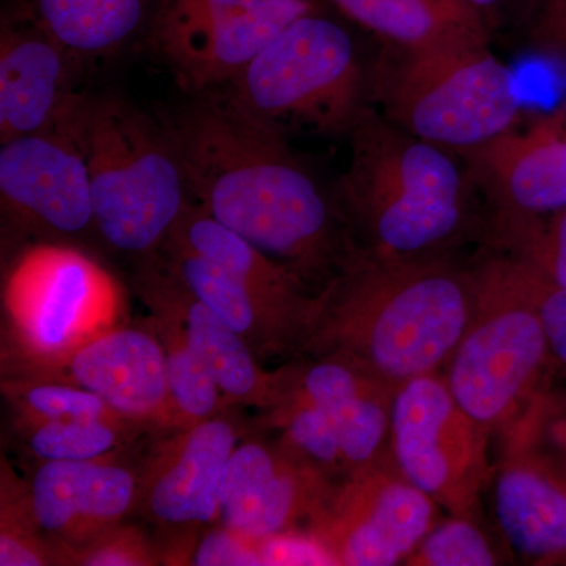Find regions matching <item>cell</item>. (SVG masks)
Returning a JSON list of instances; mask_svg holds the SVG:
<instances>
[{"label": "cell", "mask_w": 566, "mask_h": 566, "mask_svg": "<svg viewBox=\"0 0 566 566\" xmlns=\"http://www.w3.org/2000/svg\"><path fill=\"white\" fill-rule=\"evenodd\" d=\"M158 114L197 207L303 282L340 262L342 208L285 134L245 117L219 88Z\"/></svg>", "instance_id": "obj_1"}, {"label": "cell", "mask_w": 566, "mask_h": 566, "mask_svg": "<svg viewBox=\"0 0 566 566\" xmlns=\"http://www.w3.org/2000/svg\"><path fill=\"white\" fill-rule=\"evenodd\" d=\"M59 125L84 153L99 240L139 263L151 259L193 202L158 111L84 92Z\"/></svg>", "instance_id": "obj_2"}, {"label": "cell", "mask_w": 566, "mask_h": 566, "mask_svg": "<svg viewBox=\"0 0 566 566\" xmlns=\"http://www.w3.org/2000/svg\"><path fill=\"white\" fill-rule=\"evenodd\" d=\"M340 207L370 238L381 260H415L460 230L469 169L439 147L376 112L364 111L348 133Z\"/></svg>", "instance_id": "obj_3"}, {"label": "cell", "mask_w": 566, "mask_h": 566, "mask_svg": "<svg viewBox=\"0 0 566 566\" xmlns=\"http://www.w3.org/2000/svg\"><path fill=\"white\" fill-rule=\"evenodd\" d=\"M245 117L282 134H348L367 109L353 36L318 9L293 21L232 82L219 87Z\"/></svg>", "instance_id": "obj_4"}, {"label": "cell", "mask_w": 566, "mask_h": 566, "mask_svg": "<svg viewBox=\"0 0 566 566\" xmlns=\"http://www.w3.org/2000/svg\"><path fill=\"white\" fill-rule=\"evenodd\" d=\"M379 96L395 125L455 153L510 132L521 109L515 73L490 41L405 52Z\"/></svg>", "instance_id": "obj_5"}, {"label": "cell", "mask_w": 566, "mask_h": 566, "mask_svg": "<svg viewBox=\"0 0 566 566\" xmlns=\"http://www.w3.org/2000/svg\"><path fill=\"white\" fill-rule=\"evenodd\" d=\"M346 296L344 314L367 318L360 348L387 378L430 374L469 329L471 285L439 264L381 260L353 279Z\"/></svg>", "instance_id": "obj_6"}, {"label": "cell", "mask_w": 566, "mask_h": 566, "mask_svg": "<svg viewBox=\"0 0 566 566\" xmlns=\"http://www.w3.org/2000/svg\"><path fill=\"white\" fill-rule=\"evenodd\" d=\"M114 304L109 277L71 245L31 249L9 283L11 318L22 344L41 359L76 352L111 318Z\"/></svg>", "instance_id": "obj_7"}, {"label": "cell", "mask_w": 566, "mask_h": 566, "mask_svg": "<svg viewBox=\"0 0 566 566\" xmlns=\"http://www.w3.org/2000/svg\"><path fill=\"white\" fill-rule=\"evenodd\" d=\"M480 282L495 308L465 331L450 368L449 389L468 419L490 423L504 415L534 375L547 338L538 312L520 303L505 266L490 268Z\"/></svg>", "instance_id": "obj_8"}, {"label": "cell", "mask_w": 566, "mask_h": 566, "mask_svg": "<svg viewBox=\"0 0 566 566\" xmlns=\"http://www.w3.org/2000/svg\"><path fill=\"white\" fill-rule=\"evenodd\" d=\"M0 202L10 226L54 244L98 237L87 163L63 125L0 144Z\"/></svg>", "instance_id": "obj_9"}, {"label": "cell", "mask_w": 566, "mask_h": 566, "mask_svg": "<svg viewBox=\"0 0 566 566\" xmlns=\"http://www.w3.org/2000/svg\"><path fill=\"white\" fill-rule=\"evenodd\" d=\"M84 61L21 3L0 31V144L51 132L82 95Z\"/></svg>", "instance_id": "obj_10"}, {"label": "cell", "mask_w": 566, "mask_h": 566, "mask_svg": "<svg viewBox=\"0 0 566 566\" xmlns=\"http://www.w3.org/2000/svg\"><path fill=\"white\" fill-rule=\"evenodd\" d=\"M457 153L468 163L472 180L488 186L505 218L566 208V134L554 115L526 133L510 129Z\"/></svg>", "instance_id": "obj_11"}, {"label": "cell", "mask_w": 566, "mask_h": 566, "mask_svg": "<svg viewBox=\"0 0 566 566\" xmlns=\"http://www.w3.org/2000/svg\"><path fill=\"white\" fill-rule=\"evenodd\" d=\"M315 9L314 0H259L153 52L189 95L214 91L240 76L293 21Z\"/></svg>", "instance_id": "obj_12"}, {"label": "cell", "mask_w": 566, "mask_h": 566, "mask_svg": "<svg viewBox=\"0 0 566 566\" xmlns=\"http://www.w3.org/2000/svg\"><path fill=\"white\" fill-rule=\"evenodd\" d=\"M69 375L74 385L102 397L123 419L167 420L175 416L166 348L144 331L95 335L71 353Z\"/></svg>", "instance_id": "obj_13"}, {"label": "cell", "mask_w": 566, "mask_h": 566, "mask_svg": "<svg viewBox=\"0 0 566 566\" xmlns=\"http://www.w3.org/2000/svg\"><path fill=\"white\" fill-rule=\"evenodd\" d=\"M137 283L153 308L180 318V324H177L169 316L180 331L182 340L203 360L226 397L256 405L271 397L273 386L256 365L251 346L207 305L196 300L158 260L151 256L139 263Z\"/></svg>", "instance_id": "obj_14"}, {"label": "cell", "mask_w": 566, "mask_h": 566, "mask_svg": "<svg viewBox=\"0 0 566 566\" xmlns=\"http://www.w3.org/2000/svg\"><path fill=\"white\" fill-rule=\"evenodd\" d=\"M136 497V479L122 465L43 461L33 475L31 512L50 534L84 535L115 523Z\"/></svg>", "instance_id": "obj_15"}, {"label": "cell", "mask_w": 566, "mask_h": 566, "mask_svg": "<svg viewBox=\"0 0 566 566\" xmlns=\"http://www.w3.org/2000/svg\"><path fill=\"white\" fill-rule=\"evenodd\" d=\"M238 434L227 420L189 424L151 476L148 510L161 523H211L219 516V485Z\"/></svg>", "instance_id": "obj_16"}, {"label": "cell", "mask_w": 566, "mask_h": 566, "mask_svg": "<svg viewBox=\"0 0 566 566\" xmlns=\"http://www.w3.org/2000/svg\"><path fill=\"white\" fill-rule=\"evenodd\" d=\"M300 482L282 460L259 442L237 446L219 485L223 526L251 542L281 534L296 515Z\"/></svg>", "instance_id": "obj_17"}, {"label": "cell", "mask_w": 566, "mask_h": 566, "mask_svg": "<svg viewBox=\"0 0 566 566\" xmlns=\"http://www.w3.org/2000/svg\"><path fill=\"white\" fill-rule=\"evenodd\" d=\"M458 406L449 386L430 375L408 379L392 408L394 449L408 483L424 494L449 485L452 460L447 434Z\"/></svg>", "instance_id": "obj_18"}, {"label": "cell", "mask_w": 566, "mask_h": 566, "mask_svg": "<svg viewBox=\"0 0 566 566\" xmlns=\"http://www.w3.org/2000/svg\"><path fill=\"white\" fill-rule=\"evenodd\" d=\"M348 20L403 52L490 41L491 31L461 0H329Z\"/></svg>", "instance_id": "obj_19"}, {"label": "cell", "mask_w": 566, "mask_h": 566, "mask_svg": "<svg viewBox=\"0 0 566 566\" xmlns=\"http://www.w3.org/2000/svg\"><path fill=\"white\" fill-rule=\"evenodd\" d=\"M153 259L175 275L196 300L241 335L255 354L273 344L275 318L296 314L268 300L237 274L189 251L177 241L167 240Z\"/></svg>", "instance_id": "obj_20"}, {"label": "cell", "mask_w": 566, "mask_h": 566, "mask_svg": "<svg viewBox=\"0 0 566 566\" xmlns=\"http://www.w3.org/2000/svg\"><path fill=\"white\" fill-rule=\"evenodd\" d=\"M40 24L85 63L107 59L148 31L158 0H29Z\"/></svg>", "instance_id": "obj_21"}, {"label": "cell", "mask_w": 566, "mask_h": 566, "mask_svg": "<svg viewBox=\"0 0 566 566\" xmlns=\"http://www.w3.org/2000/svg\"><path fill=\"white\" fill-rule=\"evenodd\" d=\"M433 505L411 483H390L376 494L370 512L349 528L342 543V560L354 566H390L427 536Z\"/></svg>", "instance_id": "obj_22"}, {"label": "cell", "mask_w": 566, "mask_h": 566, "mask_svg": "<svg viewBox=\"0 0 566 566\" xmlns=\"http://www.w3.org/2000/svg\"><path fill=\"white\" fill-rule=\"evenodd\" d=\"M495 513L510 545L526 556L566 551V494L527 469H509L495 485Z\"/></svg>", "instance_id": "obj_23"}, {"label": "cell", "mask_w": 566, "mask_h": 566, "mask_svg": "<svg viewBox=\"0 0 566 566\" xmlns=\"http://www.w3.org/2000/svg\"><path fill=\"white\" fill-rule=\"evenodd\" d=\"M304 394L334 423L344 460L364 463L375 455L385 438L387 416L346 365H314L304 376Z\"/></svg>", "instance_id": "obj_24"}, {"label": "cell", "mask_w": 566, "mask_h": 566, "mask_svg": "<svg viewBox=\"0 0 566 566\" xmlns=\"http://www.w3.org/2000/svg\"><path fill=\"white\" fill-rule=\"evenodd\" d=\"M166 338V368L170 401L175 417L193 424L212 419L221 408V387L214 381L207 365L175 335L172 326L163 331Z\"/></svg>", "instance_id": "obj_25"}, {"label": "cell", "mask_w": 566, "mask_h": 566, "mask_svg": "<svg viewBox=\"0 0 566 566\" xmlns=\"http://www.w3.org/2000/svg\"><path fill=\"white\" fill-rule=\"evenodd\" d=\"M114 419L44 420L33 428L29 449L41 461H96L115 449Z\"/></svg>", "instance_id": "obj_26"}, {"label": "cell", "mask_w": 566, "mask_h": 566, "mask_svg": "<svg viewBox=\"0 0 566 566\" xmlns=\"http://www.w3.org/2000/svg\"><path fill=\"white\" fill-rule=\"evenodd\" d=\"M256 2L259 0H158L147 31L148 43L155 50L251 9Z\"/></svg>", "instance_id": "obj_27"}, {"label": "cell", "mask_w": 566, "mask_h": 566, "mask_svg": "<svg viewBox=\"0 0 566 566\" xmlns=\"http://www.w3.org/2000/svg\"><path fill=\"white\" fill-rule=\"evenodd\" d=\"M28 415L39 422L66 419H115L120 417L98 395L74 385L32 386L21 395ZM123 419V417H122Z\"/></svg>", "instance_id": "obj_28"}, {"label": "cell", "mask_w": 566, "mask_h": 566, "mask_svg": "<svg viewBox=\"0 0 566 566\" xmlns=\"http://www.w3.org/2000/svg\"><path fill=\"white\" fill-rule=\"evenodd\" d=\"M422 562L431 566H490L495 564L485 536L465 521L441 524L423 538Z\"/></svg>", "instance_id": "obj_29"}, {"label": "cell", "mask_w": 566, "mask_h": 566, "mask_svg": "<svg viewBox=\"0 0 566 566\" xmlns=\"http://www.w3.org/2000/svg\"><path fill=\"white\" fill-rule=\"evenodd\" d=\"M286 433L297 449L319 463L333 464L342 458L334 423L311 401L305 400L294 409L286 422Z\"/></svg>", "instance_id": "obj_30"}, {"label": "cell", "mask_w": 566, "mask_h": 566, "mask_svg": "<svg viewBox=\"0 0 566 566\" xmlns=\"http://www.w3.org/2000/svg\"><path fill=\"white\" fill-rule=\"evenodd\" d=\"M192 565H262V558L255 542L223 526L205 536L193 553Z\"/></svg>", "instance_id": "obj_31"}, {"label": "cell", "mask_w": 566, "mask_h": 566, "mask_svg": "<svg viewBox=\"0 0 566 566\" xmlns=\"http://www.w3.org/2000/svg\"><path fill=\"white\" fill-rule=\"evenodd\" d=\"M262 565H333L329 551L305 536L275 534L256 542Z\"/></svg>", "instance_id": "obj_32"}, {"label": "cell", "mask_w": 566, "mask_h": 566, "mask_svg": "<svg viewBox=\"0 0 566 566\" xmlns=\"http://www.w3.org/2000/svg\"><path fill=\"white\" fill-rule=\"evenodd\" d=\"M531 46L538 54L566 65V0H539Z\"/></svg>", "instance_id": "obj_33"}, {"label": "cell", "mask_w": 566, "mask_h": 566, "mask_svg": "<svg viewBox=\"0 0 566 566\" xmlns=\"http://www.w3.org/2000/svg\"><path fill=\"white\" fill-rule=\"evenodd\" d=\"M554 214L549 229L543 234L531 233V252L545 268L553 285L566 289V208Z\"/></svg>", "instance_id": "obj_34"}, {"label": "cell", "mask_w": 566, "mask_h": 566, "mask_svg": "<svg viewBox=\"0 0 566 566\" xmlns=\"http://www.w3.org/2000/svg\"><path fill=\"white\" fill-rule=\"evenodd\" d=\"M150 556L144 545L133 535L103 539L96 547H91L82 557V564L95 566L148 565Z\"/></svg>", "instance_id": "obj_35"}, {"label": "cell", "mask_w": 566, "mask_h": 566, "mask_svg": "<svg viewBox=\"0 0 566 566\" xmlns=\"http://www.w3.org/2000/svg\"><path fill=\"white\" fill-rule=\"evenodd\" d=\"M538 315L547 342L566 364V289L551 285L543 290Z\"/></svg>", "instance_id": "obj_36"}, {"label": "cell", "mask_w": 566, "mask_h": 566, "mask_svg": "<svg viewBox=\"0 0 566 566\" xmlns=\"http://www.w3.org/2000/svg\"><path fill=\"white\" fill-rule=\"evenodd\" d=\"M46 564V557L31 539L18 532L3 528L0 536V565L2 566H39Z\"/></svg>", "instance_id": "obj_37"}, {"label": "cell", "mask_w": 566, "mask_h": 566, "mask_svg": "<svg viewBox=\"0 0 566 566\" xmlns=\"http://www.w3.org/2000/svg\"><path fill=\"white\" fill-rule=\"evenodd\" d=\"M468 9L482 18L490 31L505 20L506 14L520 9L524 0H461Z\"/></svg>", "instance_id": "obj_38"}, {"label": "cell", "mask_w": 566, "mask_h": 566, "mask_svg": "<svg viewBox=\"0 0 566 566\" xmlns=\"http://www.w3.org/2000/svg\"><path fill=\"white\" fill-rule=\"evenodd\" d=\"M554 117L557 118L558 125H560L562 132L566 134V99L564 104H562L560 109L554 114Z\"/></svg>", "instance_id": "obj_39"}]
</instances>
